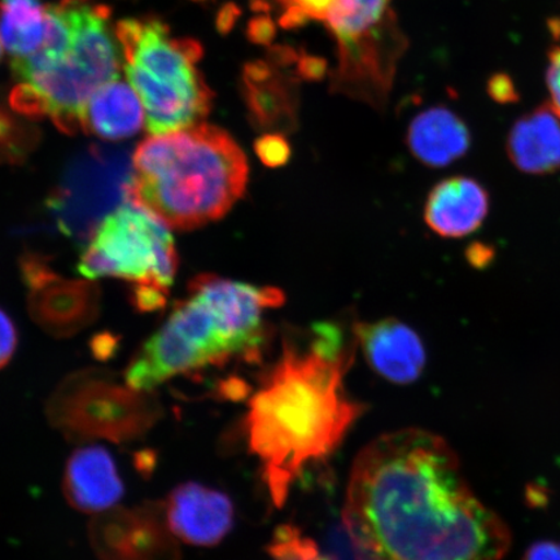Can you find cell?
Returning <instances> with one entry per match:
<instances>
[{"mask_svg":"<svg viewBox=\"0 0 560 560\" xmlns=\"http://www.w3.org/2000/svg\"><path fill=\"white\" fill-rule=\"evenodd\" d=\"M342 516L365 560H500L511 542L452 447L423 430L388 433L359 454Z\"/></svg>","mask_w":560,"mask_h":560,"instance_id":"cell-1","label":"cell"},{"mask_svg":"<svg viewBox=\"0 0 560 560\" xmlns=\"http://www.w3.org/2000/svg\"><path fill=\"white\" fill-rule=\"evenodd\" d=\"M354 341L347 345L335 324L315 325L306 347L285 340L279 361L250 398L245 432L277 506L307 468L330 457L361 416L362 406L345 385Z\"/></svg>","mask_w":560,"mask_h":560,"instance_id":"cell-2","label":"cell"},{"mask_svg":"<svg viewBox=\"0 0 560 560\" xmlns=\"http://www.w3.org/2000/svg\"><path fill=\"white\" fill-rule=\"evenodd\" d=\"M131 161L130 201L174 230L223 219L248 185L242 147L226 130L206 122L144 139Z\"/></svg>","mask_w":560,"mask_h":560,"instance_id":"cell-3","label":"cell"},{"mask_svg":"<svg viewBox=\"0 0 560 560\" xmlns=\"http://www.w3.org/2000/svg\"><path fill=\"white\" fill-rule=\"evenodd\" d=\"M115 34L152 136L206 120L214 93L196 67L205 55L199 40L173 38L170 26L158 18L118 21Z\"/></svg>","mask_w":560,"mask_h":560,"instance_id":"cell-4","label":"cell"},{"mask_svg":"<svg viewBox=\"0 0 560 560\" xmlns=\"http://www.w3.org/2000/svg\"><path fill=\"white\" fill-rule=\"evenodd\" d=\"M170 230L149 209L129 201L117 208L85 243L79 262L82 277L116 278L130 283L138 312L163 311L178 270Z\"/></svg>","mask_w":560,"mask_h":560,"instance_id":"cell-5","label":"cell"},{"mask_svg":"<svg viewBox=\"0 0 560 560\" xmlns=\"http://www.w3.org/2000/svg\"><path fill=\"white\" fill-rule=\"evenodd\" d=\"M260 350L210 301L187 290V298L175 301L165 324L132 355L124 377L132 388L153 390L174 376L257 359Z\"/></svg>","mask_w":560,"mask_h":560,"instance_id":"cell-6","label":"cell"},{"mask_svg":"<svg viewBox=\"0 0 560 560\" xmlns=\"http://www.w3.org/2000/svg\"><path fill=\"white\" fill-rule=\"evenodd\" d=\"M74 23L72 50L60 65L21 81L25 83L35 120L50 118L68 136L82 130V115L97 90L120 75L110 10L93 0H66Z\"/></svg>","mask_w":560,"mask_h":560,"instance_id":"cell-7","label":"cell"},{"mask_svg":"<svg viewBox=\"0 0 560 560\" xmlns=\"http://www.w3.org/2000/svg\"><path fill=\"white\" fill-rule=\"evenodd\" d=\"M54 429L74 443L108 440L129 443L145 435L163 416L151 390L115 380L110 371L82 370L66 377L46 404Z\"/></svg>","mask_w":560,"mask_h":560,"instance_id":"cell-8","label":"cell"},{"mask_svg":"<svg viewBox=\"0 0 560 560\" xmlns=\"http://www.w3.org/2000/svg\"><path fill=\"white\" fill-rule=\"evenodd\" d=\"M131 177L128 152L90 145L70 161L47 208L62 234L86 243L112 212L130 201Z\"/></svg>","mask_w":560,"mask_h":560,"instance_id":"cell-9","label":"cell"},{"mask_svg":"<svg viewBox=\"0 0 560 560\" xmlns=\"http://www.w3.org/2000/svg\"><path fill=\"white\" fill-rule=\"evenodd\" d=\"M27 311L42 330L56 339L72 338L100 317L102 292L94 280L70 279L56 272L42 255L20 260Z\"/></svg>","mask_w":560,"mask_h":560,"instance_id":"cell-10","label":"cell"},{"mask_svg":"<svg viewBox=\"0 0 560 560\" xmlns=\"http://www.w3.org/2000/svg\"><path fill=\"white\" fill-rule=\"evenodd\" d=\"M89 537L101 560H180L161 502L96 514L89 525Z\"/></svg>","mask_w":560,"mask_h":560,"instance_id":"cell-11","label":"cell"},{"mask_svg":"<svg viewBox=\"0 0 560 560\" xmlns=\"http://www.w3.org/2000/svg\"><path fill=\"white\" fill-rule=\"evenodd\" d=\"M165 514L175 537L206 548L220 544L235 521L234 505L228 494L194 481L172 490Z\"/></svg>","mask_w":560,"mask_h":560,"instance_id":"cell-12","label":"cell"},{"mask_svg":"<svg viewBox=\"0 0 560 560\" xmlns=\"http://www.w3.org/2000/svg\"><path fill=\"white\" fill-rule=\"evenodd\" d=\"M369 365L390 383L411 384L425 366V350L418 334L395 318L360 322L354 325Z\"/></svg>","mask_w":560,"mask_h":560,"instance_id":"cell-13","label":"cell"},{"mask_svg":"<svg viewBox=\"0 0 560 560\" xmlns=\"http://www.w3.org/2000/svg\"><path fill=\"white\" fill-rule=\"evenodd\" d=\"M62 492L75 510L101 514L120 502L125 487L112 454L102 446L91 445L70 455Z\"/></svg>","mask_w":560,"mask_h":560,"instance_id":"cell-14","label":"cell"},{"mask_svg":"<svg viewBox=\"0 0 560 560\" xmlns=\"http://www.w3.org/2000/svg\"><path fill=\"white\" fill-rule=\"evenodd\" d=\"M489 213V194L478 180L452 177L441 180L427 198L424 221L433 233L458 240L474 233Z\"/></svg>","mask_w":560,"mask_h":560,"instance_id":"cell-15","label":"cell"},{"mask_svg":"<svg viewBox=\"0 0 560 560\" xmlns=\"http://www.w3.org/2000/svg\"><path fill=\"white\" fill-rule=\"evenodd\" d=\"M508 155L523 173L544 175L560 170V117L550 104L514 124L508 138Z\"/></svg>","mask_w":560,"mask_h":560,"instance_id":"cell-16","label":"cell"},{"mask_svg":"<svg viewBox=\"0 0 560 560\" xmlns=\"http://www.w3.org/2000/svg\"><path fill=\"white\" fill-rule=\"evenodd\" d=\"M406 143L420 163L444 167L466 155L471 147V135L453 110L432 107L410 122Z\"/></svg>","mask_w":560,"mask_h":560,"instance_id":"cell-17","label":"cell"},{"mask_svg":"<svg viewBox=\"0 0 560 560\" xmlns=\"http://www.w3.org/2000/svg\"><path fill=\"white\" fill-rule=\"evenodd\" d=\"M143 104L130 83L114 80L91 96L82 115V130L109 142L136 136L143 128Z\"/></svg>","mask_w":560,"mask_h":560,"instance_id":"cell-18","label":"cell"},{"mask_svg":"<svg viewBox=\"0 0 560 560\" xmlns=\"http://www.w3.org/2000/svg\"><path fill=\"white\" fill-rule=\"evenodd\" d=\"M242 94L249 121L258 131L285 136L298 128L299 90L293 77L278 69L268 81H242Z\"/></svg>","mask_w":560,"mask_h":560,"instance_id":"cell-19","label":"cell"},{"mask_svg":"<svg viewBox=\"0 0 560 560\" xmlns=\"http://www.w3.org/2000/svg\"><path fill=\"white\" fill-rule=\"evenodd\" d=\"M46 31V7L40 0H0V39L13 59L38 50Z\"/></svg>","mask_w":560,"mask_h":560,"instance_id":"cell-20","label":"cell"},{"mask_svg":"<svg viewBox=\"0 0 560 560\" xmlns=\"http://www.w3.org/2000/svg\"><path fill=\"white\" fill-rule=\"evenodd\" d=\"M40 142V130L0 97V165L25 163Z\"/></svg>","mask_w":560,"mask_h":560,"instance_id":"cell-21","label":"cell"},{"mask_svg":"<svg viewBox=\"0 0 560 560\" xmlns=\"http://www.w3.org/2000/svg\"><path fill=\"white\" fill-rule=\"evenodd\" d=\"M255 151L261 163L268 167H279L289 163L291 145L284 135L279 132H264L256 140Z\"/></svg>","mask_w":560,"mask_h":560,"instance_id":"cell-22","label":"cell"},{"mask_svg":"<svg viewBox=\"0 0 560 560\" xmlns=\"http://www.w3.org/2000/svg\"><path fill=\"white\" fill-rule=\"evenodd\" d=\"M552 45L549 51V67L546 72L550 94V107L560 117V21H551Z\"/></svg>","mask_w":560,"mask_h":560,"instance_id":"cell-23","label":"cell"},{"mask_svg":"<svg viewBox=\"0 0 560 560\" xmlns=\"http://www.w3.org/2000/svg\"><path fill=\"white\" fill-rule=\"evenodd\" d=\"M19 342L18 328L10 315L0 310V369L9 365L16 352Z\"/></svg>","mask_w":560,"mask_h":560,"instance_id":"cell-24","label":"cell"},{"mask_svg":"<svg viewBox=\"0 0 560 560\" xmlns=\"http://www.w3.org/2000/svg\"><path fill=\"white\" fill-rule=\"evenodd\" d=\"M250 44L270 47L276 39L277 25L269 15H257L248 21L245 30Z\"/></svg>","mask_w":560,"mask_h":560,"instance_id":"cell-25","label":"cell"},{"mask_svg":"<svg viewBox=\"0 0 560 560\" xmlns=\"http://www.w3.org/2000/svg\"><path fill=\"white\" fill-rule=\"evenodd\" d=\"M328 72V62L320 56L301 52L296 65V74L301 80L320 82L325 80Z\"/></svg>","mask_w":560,"mask_h":560,"instance_id":"cell-26","label":"cell"},{"mask_svg":"<svg viewBox=\"0 0 560 560\" xmlns=\"http://www.w3.org/2000/svg\"><path fill=\"white\" fill-rule=\"evenodd\" d=\"M301 54L290 45L270 46L266 52V61L277 69H285L298 65Z\"/></svg>","mask_w":560,"mask_h":560,"instance_id":"cell-27","label":"cell"},{"mask_svg":"<svg viewBox=\"0 0 560 560\" xmlns=\"http://www.w3.org/2000/svg\"><path fill=\"white\" fill-rule=\"evenodd\" d=\"M242 16L241 7L234 2H228L221 5L219 12L215 15V30L223 37L233 32L237 20Z\"/></svg>","mask_w":560,"mask_h":560,"instance_id":"cell-28","label":"cell"},{"mask_svg":"<svg viewBox=\"0 0 560 560\" xmlns=\"http://www.w3.org/2000/svg\"><path fill=\"white\" fill-rule=\"evenodd\" d=\"M310 20L311 16L301 7L287 3L283 4V12L278 19V24L284 31H296L310 23Z\"/></svg>","mask_w":560,"mask_h":560,"instance_id":"cell-29","label":"cell"},{"mask_svg":"<svg viewBox=\"0 0 560 560\" xmlns=\"http://www.w3.org/2000/svg\"><path fill=\"white\" fill-rule=\"evenodd\" d=\"M280 4L292 3L301 7L311 19L326 21L335 0H279Z\"/></svg>","mask_w":560,"mask_h":560,"instance_id":"cell-30","label":"cell"},{"mask_svg":"<svg viewBox=\"0 0 560 560\" xmlns=\"http://www.w3.org/2000/svg\"><path fill=\"white\" fill-rule=\"evenodd\" d=\"M523 560H560V542H536L525 552Z\"/></svg>","mask_w":560,"mask_h":560,"instance_id":"cell-31","label":"cell"},{"mask_svg":"<svg viewBox=\"0 0 560 560\" xmlns=\"http://www.w3.org/2000/svg\"><path fill=\"white\" fill-rule=\"evenodd\" d=\"M489 94L494 97L497 102H508L510 96L514 95L513 86L509 83L505 75H495L489 82Z\"/></svg>","mask_w":560,"mask_h":560,"instance_id":"cell-32","label":"cell"},{"mask_svg":"<svg viewBox=\"0 0 560 560\" xmlns=\"http://www.w3.org/2000/svg\"><path fill=\"white\" fill-rule=\"evenodd\" d=\"M250 9L254 12H260L268 15L271 10V5L268 0H250Z\"/></svg>","mask_w":560,"mask_h":560,"instance_id":"cell-33","label":"cell"},{"mask_svg":"<svg viewBox=\"0 0 560 560\" xmlns=\"http://www.w3.org/2000/svg\"><path fill=\"white\" fill-rule=\"evenodd\" d=\"M192 2L208 3V2H214V0H192Z\"/></svg>","mask_w":560,"mask_h":560,"instance_id":"cell-34","label":"cell"},{"mask_svg":"<svg viewBox=\"0 0 560 560\" xmlns=\"http://www.w3.org/2000/svg\"><path fill=\"white\" fill-rule=\"evenodd\" d=\"M2 55H3V44H2V39H0V59H2Z\"/></svg>","mask_w":560,"mask_h":560,"instance_id":"cell-35","label":"cell"}]
</instances>
